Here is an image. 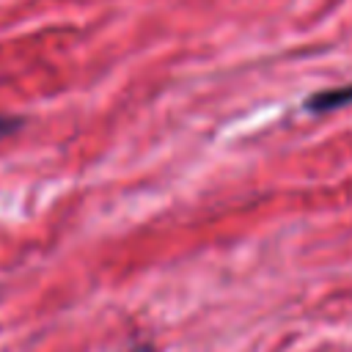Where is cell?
<instances>
[{
  "instance_id": "7a4b0ae2",
  "label": "cell",
  "mask_w": 352,
  "mask_h": 352,
  "mask_svg": "<svg viewBox=\"0 0 352 352\" xmlns=\"http://www.w3.org/2000/svg\"><path fill=\"white\" fill-rule=\"evenodd\" d=\"M19 118H14V116H0V140L3 138H8V135H14L16 129H19Z\"/></svg>"
},
{
  "instance_id": "6da1fadb",
  "label": "cell",
  "mask_w": 352,
  "mask_h": 352,
  "mask_svg": "<svg viewBox=\"0 0 352 352\" xmlns=\"http://www.w3.org/2000/svg\"><path fill=\"white\" fill-rule=\"evenodd\" d=\"M346 104H352V82L338 85V88H322V91L311 94V96L302 102V107H305L308 113H314V116L333 113V110H341V107H346Z\"/></svg>"
}]
</instances>
